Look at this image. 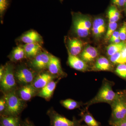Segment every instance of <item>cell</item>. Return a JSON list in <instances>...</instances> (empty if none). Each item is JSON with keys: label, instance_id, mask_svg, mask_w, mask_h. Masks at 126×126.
<instances>
[{"label": "cell", "instance_id": "obj_42", "mask_svg": "<svg viewBox=\"0 0 126 126\" xmlns=\"http://www.w3.org/2000/svg\"><path fill=\"white\" fill-rule=\"evenodd\" d=\"M125 119H126V118H125Z\"/></svg>", "mask_w": 126, "mask_h": 126}, {"label": "cell", "instance_id": "obj_23", "mask_svg": "<svg viewBox=\"0 0 126 126\" xmlns=\"http://www.w3.org/2000/svg\"><path fill=\"white\" fill-rule=\"evenodd\" d=\"M26 57L25 52L23 46H19L13 50L11 54V59L13 61H20Z\"/></svg>", "mask_w": 126, "mask_h": 126}, {"label": "cell", "instance_id": "obj_3", "mask_svg": "<svg viewBox=\"0 0 126 126\" xmlns=\"http://www.w3.org/2000/svg\"><path fill=\"white\" fill-rule=\"evenodd\" d=\"M110 106L112 113L109 121H118L125 119L126 117V92H118L117 97Z\"/></svg>", "mask_w": 126, "mask_h": 126}, {"label": "cell", "instance_id": "obj_26", "mask_svg": "<svg viewBox=\"0 0 126 126\" xmlns=\"http://www.w3.org/2000/svg\"><path fill=\"white\" fill-rule=\"evenodd\" d=\"M118 24L116 22L109 23L107 29L106 31L105 36V40L106 41L110 40L111 36L113 33L116 31L117 28Z\"/></svg>", "mask_w": 126, "mask_h": 126}, {"label": "cell", "instance_id": "obj_29", "mask_svg": "<svg viewBox=\"0 0 126 126\" xmlns=\"http://www.w3.org/2000/svg\"><path fill=\"white\" fill-rule=\"evenodd\" d=\"M119 38L121 41H126V22H124L119 31Z\"/></svg>", "mask_w": 126, "mask_h": 126}, {"label": "cell", "instance_id": "obj_22", "mask_svg": "<svg viewBox=\"0 0 126 126\" xmlns=\"http://www.w3.org/2000/svg\"><path fill=\"white\" fill-rule=\"evenodd\" d=\"M107 16L109 23L117 22L121 17L120 11L116 6H111L108 9Z\"/></svg>", "mask_w": 126, "mask_h": 126}, {"label": "cell", "instance_id": "obj_28", "mask_svg": "<svg viewBox=\"0 0 126 126\" xmlns=\"http://www.w3.org/2000/svg\"><path fill=\"white\" fill-rule=\"evenodd\" d=\"M12 0H0V16L2 19L10 7Z\"/></svg>", "mask_w": 126, "mask_h": 126}, {"label": "cell", "instance_id": "obj_18", "mask_svg": "<svg viewBox=\"0 0 126 126\" xmlns=\"http://www.w3.org/2000/svg\"><path fill=\"white\" fill-rule=\"evenodd\" d=\"M36 89L33 85H27L23 86L19 92L21 99L25 101L30 100L34 95Z\"/></svg>", "mask_w": 126, "mask_h": 126}, {"label": "cell", "instance_id": "obj_41", "mask_svg": "<svg viewBox=\"0 0 126 126\" xmlns=\"http://www.w3.org/2000/svg\"></svg>", "mask_w": 126, "mask_h": 126}, {"label": "cell", "instance_id": "obj_6", "mask_svg": "<svg viewBox=\"0 0 126 126\" xmlns=\"http://www.w3.org/2000/svg\"><path fill=\"white\" fill-rule=\"evenodd\" d=\"M51 126H79L81 121L70 120L55 111L49 113Z\"/></svg>", "mask_w": 126, "mask_h": 126}, {"label": "cell", "instance_id": "obj_12", "mask_svg": "<svg viewBox=\"0 0 126 126\" xmlns=\"http://www.w3.org/2000/svg\"><path fill=\"white\" fill-rule=\"evenodd\" d=\"M68 52L74 56H77L82 51L83 43L77 38H69L68 41Z\"/></svg>", "mask_w": 126, "mask_h": 126}, {"label": "cell", "instance_id": "obj_9", "mask_svg": "<svg viewBox=\"0 0 126 126\" xmlns=\"http://www.w3.org/2000/svg\"><path fill=\"white\" fill-rule=\"evenodd\" d=\"M68 53V63L71 67L78 71L86 72L91 70L88 64L78 56H74Z\"/></svg>", "mask_w": 126, "mask_h": 126}, {"label": "cell", "instance_id": "obj_1", "mask_svg": "<svg viewBox=\"0 0 126 126\" xmlns=\"http://www.w3.org/2000/svg\"><path fill=\"white\" fill-rule=\"evenodd\" d=\"M113 83L104 79L102 84L96 96L86 103V109L89 106L99 103H106L111 105L117 97L118 92L115 93L112 89Z\"/></svg>", "mask_w": 126, "mask_h": 126}, {"label": "cell", "instance_id": "obj_2", "mask_svg": "<svg viewBox=\"0 0 126 126\" xmlns=\"http://www.w3.org/2000/svg\"><path fill=\"white\" fill-rule=\"evenodd\" d=\"M92 21L89 16L81 13L73 14V29L79 37L82 38L87 37L92 31Z\"/></svg>", "mask_w": 126, "mask_h": 126}, {"label": "cell", "instance_id": "obj_25", "mask_svg": "<svg viewBox=\"0 0 126 126\" xmlns=\"http://www.w3.org/2000/svg\"><path fill=\"white\" fill-rule=\"evenodd\" d=\"M61 104L65 108L68 110H74L80 107L81 106V103L76 101L75 100L70 99L63 100L61 102Z\"/></svg>", "mask_w": 126, "mask_h": 126}, {"label": "cell", "instance_id": "obj_32", "mask_svg": "<svg viewBox=\"0 0 126 126\" xmlns=\"http://www.w3.org/2000/svg\"><path fill=\"white\" fill-rule=\"evenodd\" d=\"M120 52L116 53L115 54L109 57V59L112 64H118V61L120 56Z\"/></svg>", "mask_w": 126, "mask_h": 126}, {"label": "cell", "instance_id": "obj_24", "mask_svg": "<svg viewBox=\"0 0 126 126\" xmlns=\"http://www.w3.org/2000/svg\"><path fill=\"white\" fill-rule=\"evenodd\" d=\"M81 116L82 119L88 126H101L100 123L88 112L82 113Z\"/></svg>", "mask_w": 126, "mask_h": 126}, {"label": "cell", "instance_id": "obj_30", "mask_svg": "<svg viewBox=\"0 0 126 126\" xmlns=\"http://www.w3.org/2000/svg\"><path fill=\"white\" fill-rule=\"evenodd\" d=\"M126 63V47L120 51V56L118 61V64Z\"/></svg>", "mask_w": 126, "mask_h": 126}, {"label": "cell", "instance_id": "obj_31", "mask_svg": "<svg viewBox=\"0 0 126 126\" xmlns=\"http://www.w3.org/2000/svg\"><path fill=\"white\" fill-rule=\"evenodd\" d=\"M109 41L112 43H118L121 41L119 38V31H116L113 33Z\"/></svg>", "mask_w": 126, "mask_h": 126}, {"label": "cell", "instance_id": "obj_33", "mask_svg": "<svg viewBox=\"0 0 126 126\" xmlns=\"http://www.w3.org/2000/svg\"><path fill=\"white\" fill-rule=\"evenodd\" d=\"M109 124L112 126H126V119L116 122L109 121Z\"/></svg>", "mask_w": 126, "mask_h": 126}, {"label": "cell", "instance_id": "obj_40", "mask_svg": "<svg viewBox=\"0 0 126 126\" xmlns=\"http://www.w3.org/2000/svg\"><path fill=\"white\" fill-rule=\"evenodd\" d=\"M0 126H3V125H2V124H1Z\"/></svg>", "mask_w": 126, "mask_h": 126}, {"label": "cell", "instance_id": "obj_17", "mask_svg": "<svg viewBox=\"0 0 126 126\" xmlns=\"http://www.w3.org/2000/svg\"><path fill=\"white\" fill-rule=\"evenodd\" d=\"M41 44L32 43L25 44L23 46L24 48L26 56L28 58H34L41 52L42 49Z\"/></svg>", "mask_w": 126, "mask_h": 126}, {"label": "cell", "instance_id": "obj_19", "mask_svg": "<svg viewBox=\"0 0 126 126\" xmlns=\"http://www.w3.org/2000/svg\"><path fill=\"white\" fill-rule=\"evenodd\" d=\"M57 82L52 81L43 88L41 89L38 95L46 99H49L52 96L56 88Z\"/></svg>", "mask_w": 126, "mask_h": 126}, {"label": "cell", "instance_id": "obj_16", "mask_svg": "<svg viewBox=\"0 0 126 126\" xmlns=\"http://www.w3.org/2000/svg\"><path fill=\"white\" fill-rule=\"evenodd\" d=\"M54 77L51 74L45 73L36 77L34 81L33 86L36 89H42L52 81Z\"/></svg>", "mask_w": 126, "mask_h": 126}, {"label": "cell", "instance_id": "obj_5", "mask_svg": "<svg viewBox=\"0 0 126 126\" xmlns=\"http://www.w3.org/2000/svg\"><path fill=\"white\" fill-rule=\"evenodd\" d=\"M0 85L2 89L5 91L10 90L15 86L13 67L10 64H8L5 67L4 73L0 79Z\"/></svg>", "mask_w": 126, "mask_h": 126}, {"label": "cell", "instance_id": "obj_13", "mask_svg": "<svg viewBox=\"0 0 126 126\" xmlns=\"http://www.w3.org/2000/svg\"><path fill=\"white\" fill-rule=\"evenodd\" d=\"M20 39L25 44L39 43L42 44L43 43L42 36L37 32L34 30L30 31L23 34Z\"/></svg>", "mask_w": 126, "mask_h": 126}, {"label": "cell", "instance_id": "obj_37", "mask_svg": "<svg viewBox=\"0 0 126 126\" xmlns=\"http://www.w3.org/2000/svg\"><path fill=\"white\" fill-rule=\"evenodd\" d=\"M21 126H34L30 122L26 121L21 124Z\"/></svg>", "mask_w": 126, "mask_h": 126}, {"label": "cell", "instance_id": "obj_39", "mask_svg": "<svg viewBox=\"0 0 126 126\" xmlns=\"http://www.w3.org/2000/svg\"><path fill=\"white\" fill-rule=\"evenodd\" d=\"M124 1H125V6H124V7H125L126 9V0H124Z\"/></svg>", "mask_w": 126, "mask_h": 126}, {"label": "cell", "instance_id": "obj_8", "mask_svg": "<svg viewBox=\"0 0 126 126\" xmlns=\"http://www.w3.org/2000/svg\"><path fill=\"white\" fill-rule=\"evenodd\" d=\"M107 24L104 18L101 17L95 18L93 22L92 31L93 35L97 40L100 39L107 31Z\"/></svg>", "mask_w": 126, "mask_h": 126}, {"label": "cell", "instance_id": "obj_27", "mask_svg": "<svg viewBox=\"0 0 126 126\" xmlns=\"http://www.w3.org/2000/svg\"><path fill=\"white\" fill-rule=\"evenodd\" d=\"M116 74L126 80V63L119 64L115 70Z\"/></svg>", "mask_w": 126, "mask_h": 126}, {"label": "cell", "instance_id": "obj_10", "mask_svg": "<svg viewBox=\"0 0 126 126\" xmlns=\"http://www.w3.org/2000/svg\"><path fill=\"white\" fill-rule=\"evenodd\" d=\"M79 55L80 58L88 64L96 61L98 57L99 52L95 47L88 46L84 49Z\"/></svg>", "mask_w": 126, "mask_h": 126}, {"label": "cell", "instance_id": "obj_36", "mask_svg": "<svg viewBox=\"0 0 126 126\" xmlns=\"http://www.w3.org/2000/svg\"><path fill=\"white\" fill-rule=\"evenodd\" d=\"M4 71L5 67L2 66H1L0 68V80L3 77Z\"/></svg>", "mask_w": 126, "mask_h": 126}, {"label": "cell", "instance_id": "obj_21", "mask_svg": "<svg viewBox=\"0 0 126 126\" xmlns=\"http://www.w3.org/2000/svg\"><path fill=\"white\" fill-rule=\"evenodd\" d=\"M126 47V41H121L118 43H112L106 48L107 54L109 57L120 52Z\"/></svg>", "mask_w": 126, "mask_h": 126}, {"label": "cell", "instance_id": "obj_11", "mask_svg": "<svg viewBox=\"0 0 126 126\" xmlns=\"http://www.w3.org/2000/svg\"><path fill=\"white\" fill-rule=\"evenodd\" d=\"M91 70L94 71H112L113 70L112 63L109 59L104 57H98L94 62Z\"/></svg>", "mask_w": 126, "mask_h": 126}, {"label": "cell", "instance_id": "obj_35", "mask_svg": "<svg viewBox=\"0 0 126 126\" xmlns=\"http://www.w3.org/2000/svg\"><path fill=\"white\" fill-rule=\"evenodd\" d=\"M125 1L124 0H119L118 1L115 2L113 5L119 7H122L125 6Z\"/></svg>", "mask_w": 126, "mask_h": 126}, {"label": "cell", "instance_id": "obj_34", "mask_svg": "<svg viewBox=\"0 0 126 126\" xmlns=\"http://www.w3.org/2000/svg\"><path fill=\"white\" fill-rule=\"evenodd\" d=\"M6 103L4 99L1 98L0 100V111L1 112L5 109Z\"/></svg>", "mask_w": 126, "mask_h": 126}, {"label": "cell", "instance_id": "obj_20", "mask_svg": "<svg viewBox=\"0 0 126 126\" xmlns=\"http://www.w3.org/2000/svg\"><path fill=\"white\" fill-rule=\"evenodd\" d=\"M1 124L4 126H21L18 116H2L1 118Z\"/></svg>", "mask_w": 126, "mask_h": 126}, {"label": "cell", "instance_id": "obj_38", "mask_svg": "<svg viewBox=\"0 0 126 126\" xmlns=\"http://www.w3.org/2000/svg\"><path fill=\"white\" fill-rule=\"evenodd\" d=\"M119 0H111V2H112L113 4H114L115 2H117V1H118Z\"/></svg>", "mask_w": 126, "mask_h": 126}, {"label": "cell", "instance_id": "obj_7", "mask_svg": "<svg viewBox=\"0 0 126 126\" xmlns=\"http://www.w3.org/2000/svg\"><path fill=\"white\" fill-rule=\"evenodd\" d=\"M51 55L46 51L40 52L32 61V66L38 70L47 68Z\"/></svg>", "mask_w": 126, "mask_h": 126}, {"label": "cell", "instance_id": "obj_4", "mask_svg": "<svg viewBox=\"0 0 126 126\" xmlns=\"http://www.w3.org/2000/svg\"><path fill=\"white\" fill-rule=\"evenodd\" d=\"M4 99L6 103L5 110L7 116H18L23 108L22 99L13 92L5 94Z\"/></svg>", "mask_w": 126, "mask_h": 126}, {"label": "cell", "instance_id": "obj_14", "mask_svg": "<svg viewBox=\"0 0 126 126\" xmlns=\"http://www.w3.org/2000/svg\"><path fill=\"white\" fill-rule=\"evenodd\" d=\"M50 74L58 76H64V73L61 68L60 60L56 56L51 55L48 68Z\"/></svg>", "mask_w": 126, "mask_h": 126}, {"label": "cell", "instance_id": "obj_15", "mask_svg": "<svg viewBox=\"0 0 126 126\" xmlns=\"http://www.w3.org/2000/svg\"><path fill=\"white\" fill-rule=\"evenodd\" d=\"M17 79L21 82L29 83L33 80L34 75L31 70L27 68H23L17 70L16 73Z\"/></svg>", "mask_w": 126, "mask_h": 126}]
</instances>
